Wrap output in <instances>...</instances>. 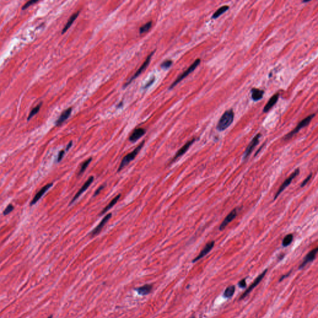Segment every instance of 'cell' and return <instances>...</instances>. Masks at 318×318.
Listing matches in <instances>:
<instances>
[{"instance_id": "40", "label": "cell", "mask_w": 318, "mask_h": 318, "mask_svg": "<svg viewBox=\"0 0 318 318\" xmlns=\"http://www.w3.org/2000/svg\"><path fill=\"white\" fill-rule=\"evenodd\" d=\"M48 318H52V316H49V317Z\"/></svg>"}, {"instance_id": "13", "label": "cell", "mask_w": 318, "mask_h": 318, "mask_svg": "<svg viewBox=\"0 0 318 318\" xmlns=\"http://www.w3.org/2000/svg\"><path fill=\"white\" fill-rule=\"evenodd\" d=\"M237 214V212L236 209H234L233 210H232V211H231V213L226 217V218L224 219V221L222 222V223L221 224V225L219 226V230L220 231L224 230L226 228V227L228 225V224H229L235 218Z\"/></svg>"}, {"instance_id": "33", "label": "cell", "mask_w": 318, "mask_h": 318, "mask_svg": "<svg viewBox=\"0 0 318 318\" xmlns=\"http://www.w3.org/2000/svg\"><path fill=\"white\" fill-rule=\"evenodd\" d=\"M238 285L240 288H245L246 287V280L245 278L242 279V280H241L238 283Z\"/></svg>"}, {"instance_id": "18", "label": "cell", "mask_w": 318, "mask_h": 318, "mask_svg": "<svg viewBox=\"0 0 318 318\" xmlns=\"http://www.w3.org/2000/svg\"><path fill=\"white\" fill-rule=\"evenodd\" d=\"M72 111V108H69L67 109L65 111H63V112L61 114L60 116L58 118V119L57 120V121L55 122L56 125L58 126V125H61L63 122L65 121L70 116Z\"/></svg>"}, {"instance_id": "28", "label": "cell", "mask_w": 318, "mask_h": 318, "mask_svg": "<svg viewBox=\"0 0 318 318\" xmlns=\"http://www.w3.org/2000/svg\"><path fill=\"white\" fill-rule=\"evenodd\" d=\"M152 21H149L147 23L145 24L144 26H142V27H140V29H139L140 34H143V33H146L147 31H148L150 29V27H152Z\"/></svg>"}, {"instance_id": "10", "label": "cell", "mask_w": 318, "mask_h": 318, "mask_svg": "<svg viewBox=\"0 0 318 318\" xmlns=\"http://www.w3.org/2000/svg\"><path fill=\"white\" fill-rule=\"evenodd\" d=\"M111 216H112V214L111 213H109L106 216H105L103 217V219L101 220V221L100 222V224L91 231V232L90 234L91 236L94 237V235L98 234L101 231L102 229L103 228L104 225L107 223L108 221L110 219Z\"/></svg>"}, {"instance_id": "29", "label": "cell", "mask_w": 318, "mask_h": 318, "mask_svg": "<svg viewBox=\"0 0 318 318\" xmlns=\"http://www.w3.org/2000/svg\"><path fill=\"white\" fill-rule=\"evenodd\" d=\"M172 61L171 60H167L165 61H164L162 64H161V67L162 69H168L171 65H172Z\"/></svg>"}, {"instance_id": "38", "label": "cell", "mask_w": 318, "mask_h": 318, "mask_svg": "<svg viewBox=\"0 0 318 318\" xmlns=\"http://www.w3.org/2000/svg\"><path fill=\"white\" fill-rule=\"evenodd\" d=\"M289 274H290V273H289ZM289 274H287V275H283V276H282V277H281L280 278V279L279 281H280H280H282V280H283V279H284V278L285 277H288V276L289 275Z\"/></svg>"}, {"instance_id": "1", "label": "cell", "mask_w": 318, "mask_h": 318, "mask_svg": "<svg viewBox=\"0 0 318 318\" xmlns=\"http://www.w3.org/2000/svg\"><path fill=\"white\" fill-rule=\"evenodd\" d=\"M234 118V113L232 109L227 110L219 120L216 126V129L219 131H223L226 130L232 123Z\"/></svg>"}, {"instance_id": "20", "label": "cell", "mask_w": 318, "mask_h": 318, "mask_svg": "<svg viewBox=\"0 0 318 318\" xmlns=\"http://www.w3.org/2000/svg\"><path fill=\"white\" fill-rule=\"evenodd\" d=\"M79 11L74 13L73 14H72L71 16V17L70 18V19H69L68 22L67 23V24H65V27H63V29H62V34H64L65 32L70 27V26L72 25V24L74 23L75 20L76 19V18L78 16V14H79Z\"/></svg>"}, {"instance_id": "30", "label": "cell", "mask_w": 318, "mask_h": 318, "mask_svg": "<svg viewBox=\"0 0 318 318\" xmlns=\"http://www.w3.org/2000/svg\"><path fill=\"white\" fill-rule=\"evenodd\" d=\"M14 206L12 205V204H9L6 208L5 210V211H3V214L4 215H8V214H9L11 211H13L14 210Z\"/></svg>"}, {"instance_id": "35", "label": "cell", "mask_w": 318, "mask_h": 318, "mask_svg": "<svg viewBox=\"0 0 318 318\" xmlns=\"http://www.w3.org/2000/svg\"><path fill=\"white\" fill-rule=\"evenodd\" d=\"M104 186L103 185V186H101L100 187H99V188L96 190V192H95V193H94V196H96L97 195H98L100 193L101 191L104 188Z\"/></svg>"}, {"instance_id": "26", "label": "cell", "mask_w": 318, "mask_h": 318, "mask_svg": "<svg viewBox=\"0 0 318 318\" xmlns=\"http://www.w3.org/2000/svg\"><path fill=\"white\" fill-rule=\"evenodd\" d=\"M91 161H92V158L90 157V158H88L87 160H86L85 162H83V164L81 165L80 168V170H79V172H78V176L80 175H82L85 171V170L87 169L88 166L90 165V164L91 162Z\"/></svg>"}, {"instance_id": "37", "label": "cell", "mask_w": 318, "mask_h": 318, "mask_svg": "<svg viewBox=\"0 0 318 318\" xmlns=\"http://www.w3.org/2000/svg\"><path fill=\"white\" fill-rule=\"evenodd\" d=\"M72 144H73L72 141H71V142H70L69 143V144L67 145V148H66V151H68V150L71 148V147L72 146Z\"/></svg>"}, {"instance_id": "19", "label": "cell", "mask_w": 318, "mask_h": 318, "mask_svg": "<svg viewBox=\"0 0 318 318\" xmlns=\"http://www.w3.org/2000/svg\"><path fill=\"white\" fill-rule=\"evenodd\" d=\"M251 93L252 100L255 101H257L259 100H260L263 98L264 91L258 88H253L251 90Z\"/></svg>"}, {"instance_id": "23", "label": "cell", "mask_w": 318, "mask_h": 318, "mask_svg": "<svg viewBox=\"0 0 318 318\" xmlns=\"http://www.w3.org/2000/svg\"><path fill=\"white\" fill-rule=\"evenodd\" d=\"M229 8V6H221V8H219V9H217L216 10V11L213 14L212 16V19H217V18H219L221 14H222L223 13H224L225 12H226Z\"/></svg>"}, {"instance_id": "3", "label": "cell", "mask_w": 318, "mask_h": 318, "mask_svg": "<svg viewBox=\"0 0 318 318\" xmlns=\"http://www.w3.org/2000/svg\"><path fill=\"white\" fill-rule=\"evenodd\" d=\"M315 116V114H312L308 116H307L306 118H305L303 120H302L296 127V128L292 131L290 133L287 134L284 137V140H288L290 138H292L294 135H295L296 133H298L302 128H305L306 126L308 125L313 118Z\"/></svg>"}, {"instance_id": "16", "label": "cell", "mask_w": 318, "mask_h": 318, "mask_svg": "<svg viewBox=\"0 0 318 318\" xmlns=\"http://www.w3.org/2000/svg\"><path fill=\"white\" fill-rule=\"evenodd\" d=\"M146 134V130L143 128L136 129L129 137V140L132 142H134L139 139Z\"/></svg>"}, {"instance_id": "15", "label": "cell", "mask_w": 318, "mask_h": 318, "mask_svg": "<svg viewBox=\"0 0 318 318\" xmlns=\"http://www.w3.org/2000/svg\"><path fill=\"white\" fill-rule=\"evenodd\" d=\"M52 185H53V183H51L47 184L45 186H44V187H42L41 188V189L39 191V192L35 195L34 198H33V200H32V201H31L30 204L31 206L33 205V204H35L42 198V196L46 193L47 191L49 189H50L52 186Z\"/></svg>"}, {"instance_id": "11", "label": "cell", "mask_w": 318, "mask_h": 318, "mask_svg": "<svg viewBox=\"0 0 318 318\" xmlns=\"http://www.w3.org/2000/svg\"><path fill=\"white\" fill-rule=\"evenodd\" d=\"M215 244V242L214 241H211V242H210L208 243H207L206 244V246H204V247L203 249V250L201 251V252L200 253L199 255L193 260V262H196L197 261H198L199 260H200L201 259H202L203 257H204L205 256L207 255V254L212 250V249L214 247V246Z\"/></svg>"}, {"instance_id": "24", "label": "cell", "mask_w": 318, "mask_h": 318, "mask_svg": "<svg viewBox=\"0 0 318 318\" xmlns=\"http://www.w3.org/2000/svg\"><path fill=\"white\" fill-rule=\"evenodd\" d=\"M235 290V286L231 285L229 287H227V288L225 290L224 293V296L226 298H231L234 294Z\"/></svg>"}, {"instance_id": "31", "label": "cell", "mask_w": 318, "mask_h": 318, "mask_svg": "<svg viewBox=\"0 0 318 318\" xmlns=\"http://www.w3.org/2000/svg\"><path fill=\"white\" fill-rule=\"evenodd\" d=\"M37 2H38V1H35V0H32V1H29L28 2H27V3H26L23 6L22 9L24 10V9H27V8H29V6H30L32 5L35 4V3H37Z\"/></svg>"}, {"instance_id": "9", "label": "cell", "mask_w": 318, "mask_h": 318, "mask_svg": "<svg viewBox=\"0 0 318 318\" xmlns=\"http://www.w3.org/2000/svg\"><path fill=\"white\" fill-rule=\"evenodd\" d=\"M196 139L195 138H193L192 139V140H190L189 141H188L186 144L180 149L178 150V152H177V154H175V155L174 156L173 158L172 159L171 162H174L177 159H178V158H180V157H182L183 155H184L186 152L187 150L189 149V148L191 147V146H192L193 143L196 141Z\"/></svg>"}, {"instance_id": "2", "label": "cell", "mask_w": 318, "mask_h": 318, "mask_svg": "<svg viewBox=\"0 0 318 318\" xmlns=\"http://www.w3.org/2000/svg\"><path fill=\"white\" fill-rule=\"evenodd\" d=\"M144 141H143L141 144H140L133 151H132L131 152H130L129 154H128V155H126L123 158L119 166V168H118V171H121V170H122L127 165H128L132 161H133L134 159L136 158V155L138 154V153L139 152V151L140 150V149L142 148L143 146H144Z\"/></svg>"}, {"instance_id": "21", "label": "cell", "mask_w": 318, "mask_h": 318, "mask_svg": "<svg viewBox=\"0 0 318 318\" xmlns=\"http://www.w3.org/2000/svg\"><path fill=\"white\" fill-rule=\"evenodd\" d=\"M152 289V285L151 284H145L142 287L138 288L136 290L137 293L142 295H146L150 293Z\"/></svg>"}, {"instance_id": "34", "label": "cell", "mask_w": 318, "mask_h": 318, "mask_svg": "<svg viewBox=\"0 0 318 318\" xmlns=\"http://www.w3.org/2000/svg\"><path fill=\"white\" fill-rule=\"evenodd\" d=\"M65 150H61V151L59 152V154H58V158H57V162H59L61 161V160H62V159L63 158V156H64V155H65Z\"/></svg>"}, {"instance_id": "4", "label": "cell", "mask_w": 318, "mask_h": 318, "mask_svg": "<svg viewBox=\"0 0 318 318\" xmlns=\"http://www.w3.org/2000/svg\"><path fill=\"white\" fill-rule=\"evenodd\" d=\"M200 63H201V60H200V58L196 59V60H195V61L192 63V64L190 65V67H189L186 70H185V71L182 74H181V75H180V76H178L176 80H175V82H174L171 85V86L170 87L169 89H170V90L172 89L173 87H175V86H176L178 83H180L182 80H183L185 78H186V77L189 74H190L191 73L193 72V71L196 69V67H197L200 64Z\"/></svg>"}, {"instance_id": "5", "label": "cell", "mask_w": 318, "mask_h": 318, "mask_svg": "<svg viewBox=\"0 0 318 318\" xmlns=\"http://www.w3.org/2000/svg\"><path fill=\"white\" fill-rule=\"evenodd\" d=\"M299 173V168H297L296 170H295L293 171V173H292L290 175V177H288V178H287L284 180V182L282 183V185L280 186V188L277 191V193H276V195H275V196L274 197V200H275L279 196V195L283 192V190L285 189L286 188H287V186H288V185H290V183H292V180L296 177H297Z\"/></svg>"}, {"instance_id": "32", "label": "cell", "mask_w": 318, "mask_h": 318, "mask_svg": "<svg viewBox=\"0 0 318 318\" xmlns=\"http://www.w3.org/2000/svg\"><path fill=\"white\" fill-rule=\"evenodd\" d=\"M311 177H312V173H311V174L309 175H308V176L306 177V178L305 180H303V182H302V183L301 184L300 186H301V188H302V187H304V186H305V185L308 183V182L311 180Z\"/></svg>"}, {"instance_id": "25", "label": "cell", "mask_w": 318, "mask_h": 318, "mask_svg": "<svg viewBox=\"0 0 318 318\" xmlns=\"http://www.w3.org/2000/svg\"><path fill=\"white\" fill-rule=\"evenodd\" d=\"M293 235L292 234H288L284 237L283 238V242H282V246L283 247H287L289 245H290L293 241Z\"/></svg>"}, {"instance_id": "27", "label": "cell", "mask_w": 318, "mask_h": 318, "mask_svg": "<svg viewBox=\"0 0 318 318\" xmlns=\"http://www.w3.org/2000/svg\"><path fill=\"white\" fill-rule=\"evenodd\" d=\"M41 106H42V103H40L39 105H37L34 108H33V109H32V111H30V113H29V116L27 118V120L28 121H29L34 116H35L37 113H39V111H40V109L41 108Z\"/></svg>"}, {"instance_id": "39", "label": "cell", "mask_w": 318, "mask_h": 318, "mask_svg": "<svg viewBox=\"0 0 318 318\" xmlns=\"http://www.w3.org/2000/svg\"><path fill=\"white\" fill-rule=\"evenodd\" d=\"M189 318H196V317H195V316H192V317H190Z\"/></svg>"}, {"instance_id": "36", "label": "cell", "mask_w": 318, "mask_h": 318, "mask_svg": "<svg viewBox=\"0 0 318 318\" xmlns=\"http://www.w3.org/2000/svg\"><path fill=\"white\" fill-rule=\"evenodd\" d=\"M154 78H153V79L152 80H150V82H149V83H148L147 84H146L144 88H147V87H149V86H150V85H152V83H154Z\"/></svg>"}, {"instance_id": "17", "label": "cell", "mask_w": 318, "mask_h": 318, "mask_svg": "<svg viewBox=\"0 0 318 318\" xmlns=\"http://www.w3.org/2000/svg\"><path fill=\"white\" fill-rule=\"evenodd\" d=\"M278 98H279V94L278 93L275 94V95H274L273 97H272L270 99V100L267 102V103L265 104V107L263 108V112L264 113L268 112V111L271 109V108L277 103V101L278 100Z\"/></svg>"}, {"instance_id": "22", "label": "cell", "mask_w": 318, "mask_h": 318, "mask_svg": "<svg viewBox=\"0 0 318 318\" xmlns=\"http://www.w3.org/2000/svg\"><path fill=\"white\" fill-rule=\"evenodd\" d=\"M120 197H121V195H120V194L118 195H117L116 196H115V197L112 200H111V201H110V203H109V204L106 206L105 208H104V209L101 211V214H104L106 212H107V211H108V210H109L111 208H112L113 207V206H114L117 203V202H118V200H119Z\"/></svg>"}, {"instance_id": "7", "label": "cell", "mask_w": 318, "mask_h": 318, "mask_svg": "<svg viewBox=\"0 0 318 318\" xmlns=\"http://www.w3.org/2000/svg\"><path fill=\"white\" fill-rule=\"evenodd\" d=\"M267 270H268L267 269H265V270H264V271H263V272L260 275H259V277H257V278H256L255 280H254V281L252 283V284H251V285L250 286V287H249V288H247V290H246L243 293V294L241 295V298H240V299H241H241H244L246 296H247V295L250 293V292H251V291H252L254 288H256V287H257V286L259 284V283L262 280V279L263 278V277H264L265 275H266V274H267Z\"/></svg>"}, {"instance_id": "12", "label": "cell", "mask_w": 318, "mask_h": 318, "mask_svg": "<svg viewBox=\"0 0 318 318\" xmlns=\"http://www.w3.org/2000/svg\"><path fill=\"white\" fill-rule=\"evenodd\" d=\"M317 250H318V249L316 247L314 249L312 250L311 251H310L307 255L305 257L303 262H302V263L300 265V266L299 267V269H302L308 263H309V262H313L315 258H316V254H317Z\"/></svg>"}, {"instance_id": "14", "label": "cell", "mask_w": 318, "mask_h": 318, "mask_svg": "<svg viewBox=\"0 0 318 318\" xmlns=\"http://www.w3.org/2000/svg\"><path fill=\"white\" fill-rule=\"evenodd\" d=\"M94 180V177L93 176H91L90 177V178L87 180V181L84 183V185L82 186V188L78 190V192L76 193V194L75 195V196L73 197V198L71 202H70V204H72L75 200H76L80 196V195L85 192V191L90 186V185L93 183Z\"/></svg>"}, {"instance_id": "6", "label": "cell", "mask_w": 318, "mask_h": 318, "mask_svg": "<svg viewBox=\"0 0 318 318\" xmlns=\"http://www.w3.org/2000/svg\"><path fill=\"white\" fill-rule=\"evenodd\" d=\"M154 53V52H152V53H151V54H150L147 57V58H146V60H145V62H144V63H143V64H142V65L140 66V67L137 70V71L134 73V75H133V76H132L129 80V81H128V82L125 83L124 84V88H125V87H128L130 83H131V82L134 80H135L137 77H138V76H139V75H140V74L143 71H144V70L146 69V67L148 66V65H149V62H150V60H151V57H152V55H153Z\"/></svg>"}, {"instance_id": "8", "label": "cell", "mask_w": 318, "mask_h": 318, "mask_svg": "<svg viewBox=\"0 0 318 318\" xmlns=\"http://www.w3.org/2000/svg\"><path fill=\"white\" fill-rule=\"evenodd\" d=\"M261 137V134L259 133L257 134L255 137L253 138V139L250 142V144L248 145L247 147L246 148V150L245 151V153L244 154V159L247 158L250 155V154L252 152L253 149L256 147V146L259 144L260 138Z\"/></svg>"}]
</instances>
